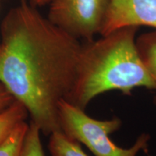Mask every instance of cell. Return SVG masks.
<instances>
[{"label": "cell", "instance_id": "obj_1", "mask_svg": "<svg viewBox=\"0 0 156 156\" xmlns=\"http://www.w3.org/2000/svg\"><path fill=\"white\" fill-rule=\"evenodd\" d=\"M0 34V84L42 133L62 131L58 104L73 87L82 44L25 1L6 15Z\"/></svg>", "mask_w": 156, "mask_h": 156}, {"label": "cell", "instance_id": "obj_2", "mask_svg": "<svg viewBox=\"0 0 156 156\" xmlns=\"http://www.w3.org/2000/svg\"><path fill=\"white\" fill-rule=\"evenodd\" d=\"M137 30L135 26L117 29L82 45L67 101L85 110L95 97L108 91L129 95L136 87L155 90L136 49Z\"/></svg>", "mask_w": 156, "mask_h": 156}, {"label": "cell", "instance_id": "obj_3", "mask_svg": "<svg viewBox=\"0 0 156 156\" xmlns=\"http://www.w3.org/2000/svg\"><path fill=\"white\" fill-rule=\"evenodd\" d=\"M58 119L62 132L75 141L85 145L95 156H136L146 151L151 136L142 134L132 147H119L110 136L122 126V120L114 117L97 120L85 114V110L62 100L58 104Z\"/></svg>", "mask_w": 156, "mask_h": 156}, {"label": "cell", "instance_id": "obj_4", "mask_svg": "<svg viewBox=\"0 0 156 156\" xmlns=\"http://www.w3.org/2000/svg\"><path fill=\"white\" fill-rule=\"evenodd\" d=\"M111 0H50L48 20L74 38L90 41L102 32Z\"/></svg>", "mask_w": 156, "mask_h": 156}, {"label": "cell", "instance_id": "obj_5", "mask_svg": "<svg viewBox=\"0 0 156 156\" xmlns=\"http://www.w3.org/2000/svg\"><path fill=\"white\" fill-rule=\"evenodd\" d=\"M129 26L156 29V0H111L101 36Z\"/></svg>", "mask_w": 156, "mask_h": 156}, {"label": "cell", "instance_id": "obj_6", "mask_svg": "<svg viewBox=\"0 0 156 156\" xmlns=\"http://www.w3.org/2000/svg\"><path fill=\"white\" fill-rule=\"evenodd\" d=\"M136 47L142 64L155 83L156 90V29L136 37Z\"/></svg>", "mask_w": 156, "mask_h": 156}, {"label": "cell", "instance_id": "obj_7", "mask_svg": "<svg viewBox=\"0 0 156 156\" xmlns=\"http://www.w3.org/2000/svg\"><path fill=\"white\" fill-rule=\"evenodd\" d=\"M48 150L51 156H88L79 142L62 131L54 132L50 134Z\"/></svg>", "mask_w": 156, "mask_h": 156}, {"label": "cell", "instance_id": "obj_8", "mask_svg": "<svg viewBox=\"0 0 156 156\" xmlns=\"http://www.w3.org/2000/svg\"><path fill=\"white\" fill-rule=\"evenodd\" d=\"M28 115L25 107L17 101L0 113V143L20 123L25 121Z\"/></svg>", "mask_w": 156, "mask_h": 156}, {"label": "cell", "instance_id": "obj_9", "mask_svg": "<svg viewBox=\"0 0 156 156\" xmlns=\"http://www.w3.org/2000/svg\"><path fill=\"white\" fill-rule=\"evenodd\" d=\"M28 124L22 122L0 143V156H20Z\"/></svg>", "mask_w": 156, "mask_h": 156}, {"label": "cell", "instance_id": "obj_10", "mask_svg": "<svg viewBox=\"0 0 156 156\" xmlns=\"http://www.w3.org/2000/svg\"><path fill=\"white\" fill-rule=\"evenodd\" d=\"M41 134V131L37 124L33 122L28 124L20 156H45Z\"/></svg>", "mask_w": 156, "mask_h": 156}, {"label": "cell", "instance_id": "obj_11", "mask_svg": "<svg viewBox=\"0 0 156 156\" xmlns=\"http://www.w3.org/2000/svg\"><path fill=\"white\" fill-rule=\"evenodd\" d=\"M15 100L7 89L0 84V113L5 111Z\"/></svg>", "mask_w": 156, "mask_h": 156}, {"label": "cell", "instance_id": "obj_12", "mask_svg": "<svg viewBox=\"0 0 156 156\" xmlns=\"http://www.w3.org/2000/svg\"><path fill=\"white\" fill-rule=\"evenodd\" d=\"M49 1L50 0H28L30 5L33 6H42Z\"/></svg>", "mask_w": 156, "mask_h": 156}, {"label": "cell", "instance_id": "obj_13", "mask_svg": "<svg viewBox=\"0 0 156 156\" xmlns=\"http://www.w3.org/2000/svg\"><path fill=\"white\" fill-rule=\"evenodd\" d=\"M154 101H155V105H156V96L155 97V98H154Z\"/></svg>", "mask_w": 156, "mask_h": 156}]
</instances>
